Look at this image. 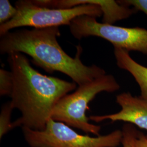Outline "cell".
Segmentation results:
<instances>
[{
	"mask_svg": "<svg viewBox=\"0 0 147 147\" xmlns=\"http://www.w3.org/2000/svg\"><path fill=\"white\" fill-rule=\"evenodd\" d=\"M69 28L76 39L100 37L112 43L114 47L147 55V30L144 28L117 26L99 22L94 17L82 16L74 19Z\"/></svg>",
	"mask_w": 147,
	"mask_h": 147,
	"instance_id": "cell-6",
	"label": "cell"
},
{
	"mask_svg": "<svg viewBox=\"0 0 147 147\" xmlns=\"http://www.w3.org/2000/svg\"><path fill=\"white\" fill-rule=\"evenodd\" d=\"M117 2L121 5L133 6L137 11H142L147 16V0H121Z\"/></svg>",
	"mask_w": 147,
	"mask_h": 147,
	"instance_id": "cell-13",
	"label": "cell"
},
{
	"mask_svg": "<svg viewBox=\"0 0 147 147\" xmlns=\"http://www.w3.org/2000/svg\"><path fill=\"white\" fill-rule=\"evenodd\" d=\"M59 27L31 30L20 29L1 36V54L22 53L30 56L32 62L47 73L58 71L67 75L79 86L106 74L96 65L87 66L81 61L82 47H76L74 57L65 53L57 41Z\"/></svg>",
	"mask_w": 147,
	"mask_h": 147,
	"instance_id": "cell-2",
	"label": "cell"
},
{
	"mask_svg": "<svg viewBox=\"0 0 147 147\" xmlns=\"http://www.w3.org/2000/svg\"><path fill=\"white\" fill-rule=\"evenodd\" d=\"M22 129L24 138L31 147H118L123 140L121 130L91 137L79 134L70 126L53 119L42 130Z\"/></svg>",
	"mask_w": 147,
	"mask_h": 147,
	"instance_id": "cell-5",
	"label": "cell"
},
{
	"mask_svg": "<svg viewBox=\"0 0 147 147\" xmlns=\"http://www.w3.org/2000/svg\"><path fill=\"white\" fill-rule=\"evenodd\" d=\"M16 16L0 25V36L11 30L21 27L42 28L62 25H70L75 18L82 16L94 18L102 16L99 5L87 4L70 9H53L34 4L32 0H19L16 2Z\"/></svg>",
	"mask_w": 147,
	"mask_h": 147,
	"instance_id": "cell-4",
	"label": "cell"
},
{
	"mask_svg": "<svg viewBox=\"0 0 147 147\" xmlns=\"http://www.w3.org/2000/svg\"><path fill=\"white\" fill-rule=\"evenodd\" d=\"M120 86L112 75H102L92 81L79 86L71 94L63 96L53 111L51 119L86 132L100 136L101 127L89 123L86 111L89 102L102 92H115Z\"/></svg>",
	"mask_w": 147,
	"mask_h": 147,
	"instance_id": "cell-3",
	"label": "cell"
},
{
	"mask_svg": "<svg viewBox=\"0 0 147 147\" xmlns=\"http://www.w3.org/2000/svg\"><path fill=\"white\" fill-rule=\"evenodd\" d=\"M13 88V78L11 71L0 69V95L11 96Z\"/></svg>",
	"mask_w": 147,
	"mask_h": 147,
	"instance_id": "cell-10",
	"label": "cell"
},
{
	"mask_svg": "<svg viewBox=\"0 0 147 147\" xmlns=\"http://www.w3.org/2000/svg\"><path fill=\"white\" fill-rule=\"evenodd\" d=\"M16 13V8L11 5L8 0L0 1V25L9 21Z\"/></svg>",
	"mask_w": 147,
	"mask_h": 147,
	"instance_id": "cell-12",
	"label": "cell"
},
{
	"mask_svg": "<svg viewBox=\"0 0 147 147\" xmlns=\"http://www.w3.org/2000/svg\"><path fill=\"white\" fill-rule=\"evenodd\" d=\"M123 140L121 144L123 147H136V140L138 132L137 131L133 125L128 124L123 126Z\"/></svg>",
	"mask_w": 147,
	"mask_h": 147,
	"instance_id": "cell-11",
	"label": "cell"
},
{
	"mask_svg": "<svg viewBox=\"0 0 147 147\" xmlns=\"http://www.w3.org/2000/svg\"><path fill=\"white\" fill-rule=\"evenodd\" d=\"M135 143L136 147H147V136L138 132Z\"/></svg>",
	"mask_w": 147,
	"mask_h": 147,
	"instance_id": "cell-14",
	"label": "cell"
},
{
	"mask_svg": "<svg viewBox=\"0 0 147 147\" xmlns=\"http://www.w3.org/2000/svg\"><path fill=\"white\" fill-rule=\"evenodd\" d=\"M114 48L117 65L119 68L125 70L131 74L140 86V96L147 99V67L134 60L128 51L119 47Z\"/></svg>",
	"mask_w": 147,
	"mask_h": 147,
	"instance_id": "cell-8",
	"label": "cell"
},
{
	"mask_svg": "<svg viewBox=\"0 0 147 147\" xmlns=\"http://www.w3.org/2000/svg\"><path fill=\"white\" fill-rule=\"evenodd\" d=\"M116 102L121 107L119 112L104 116H91L89 120L99 123L105 120L123 121L147 131V99L124 92L116 96Z\"/></svg>",
	"mask_w": 147,
	"mask_h": 147,
	"instance_id": "cell-7",
	"label": "cell"
},
{
	"mask_svg": "<svg viewBox=\"0 0 147 147\" xmlns=\"http://www.w3.org/2000/svg\"><path fill=\"white\" fill-rule=\"evenodd\" d=\"M14 108L11 104V101H8L3 104L1 107L0 113V138L7 134L8 132L13 129V122L11 121V117L12 111Z\"/></svg>",
	"mask_w": 147,
	"mask_h": 147,
	"instance_id": "cell-9",
	"label": "cell"
},
{
	"mask_svg": "<svg viewBox=\"0 0 147 147\" xmlns=\"http://www.w3.org/2000/svg\"><path fill=\"white\" fill-rule=\"evenodd\" d=\"M8 62L13 78L11 104L21 113L13 122V128L42 130L51 119L57 102L76 89V84L40 73L22 53L8 55Z\"/></svg>",
	"mask_w": 147,
	"mask_h": 147,
	"instance_id": "cell-1",
	"label": "cell"
}]
</instances>
